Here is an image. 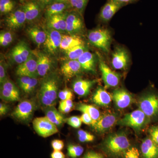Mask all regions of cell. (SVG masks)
<instances>
[{"instance_id":"25","label":"cell","mask_w":158,"mask_h":158,"mask_svg":"<svg viewBox=\"0 0 158 158\" xmlns=\"http://www.w3.org/2000/svg\"><path fill=\"white\" fill-rule=\"evenodd\" d=\"M44 109L46 117L57 127L61 126L65 122V118L62 113L58 111L54 106L46 107Z\"/></svg>"},{"instance_id":"29","label":"cell","mask_w":158,"mask_h":158,"mask_svg":"<svg viewBox=\"0 0 158 158\" xmlns=\"http://www.w3.org/2000/svg\"><path fill=\"white\" fill-rule=\"evenodd\" d=\"M82 44H84V42L78 36L62 35L60 49L65 51L77 46Z\"/></svg>"},{"instance_id":"44","label":"cell","mask_w":158,"mask_h":158,"mask_svg":"<svg viewBox=\"0 0 158 158\" xmlns=\"http://www.w3.org/2000/svg\"><path fill=\"white\" fill-rule=\"evenodd\" d=\"M63 141L59 139H55L52 142V146L54 151H61L64 148Z\"/></svg>"},{"instance_id":"34","label":"cell","mask_w":158,"mask_h":158,"mask_svg":"<svg viewBox=\"0 0 158 158\" xmlns=\"http://www.w3.org/2000/svg\"><path fill=\"white\" fill-rule=\"evenodd\" d=\"M84 148L80 145L69 144L67 147V154L72 158H77L81 156Z\"/></svg>"},{"instance_id":"7","label":"cell","mask_w":158,"mask_h":158,"mask_svg":"<svg viewBox=\"0 0 158 158\" xmlns=\"http://www.w3.org/2000/svg\"><path fill=\"white\" fill-rule=\"evenodd\" d=\"M33 126L36 132L43 138H47L59 132L56 126L51 122L46 116L34 118Z\"/></svg>"},{"instance_id":"33","label":"cell","mask_w":158,"mask_h":158,"mask_svg":"<svg viewBox=\"0 0 158 158\" xmlns=\"http://www.w3.org/2000/svg\"><path fill=\"white\" fill-rule=\"evenodd\" d=\"M89 0H69V5L73 10L83 15Z\"/></svg>"},{"instance_id":"15","label":"cell","mask_w":158,"mask_h":158,"mask_svg":"<svg viewBox=\"0 0 158 158\" xmlns=\"http://www.w3.org/2000/svg\"><path fill=\"white\" fill-rule=\"evenodd\" d=\"M47 34V36L44 44V47L48 53L55 54L58 49L60 48L62 35L59 31L52 29H50L48 33Z\"/></svg>"},{"instance_id":"31","label":"cell","mask_w":158,"mask_h":158,"mask_svg":"<svg viewBox=\"0 0 158 158\" xmlns=\"http://www.w3.org/2000/svg\"><path fill=\"white\" fill-rule=\"evenodd\" d=\"M85 51L86 48L84 44L77 46L65 51L66 56L69 60H78Z\"/></svg>"},{"instance_id":"38","label":"cell","mask_w":158,"mask_h":158,"mask_svg":"<svg viewBox=\"0 0 158 158\" xmlns=\"http://www.w3.org/2000/svg\"><path fill=\"white\" fill-rule=\"evenodd\" d=\"M78 136L79 141L82 142H91L94 139V136L84 130L78 131Z\"/></svg>"},{"instance_id":"53","label":"cell","mask_w":158,"mask_h":158,"mask_svg":"<svg viewBox=\"0 0 158 158\" xmlns=\"http://www.w3.org/2000/svg\"><path fill=\"white\" fill-rule=\"evenodd\" d=\"M60 102L63 105L67 106L69 107L72 108V109H73L74 106L73 102L72 99L61 101Z\"/></svg>"},{"instance_id":"5","label":"cell","mask_w":158,"mask_h":158,"mask_svg":"<svg viewBox=\"0 0 158 158\" xmlns=\"http://www.w3.org/2000/svg\"><path fill=\"white\" fill-rule=\"evenodd\" d=\"M36 109V105L34 101L24 100L18 104L11 116L19 121L27 122L33 117Z\"/></svg>"},{"instance_id":"47","label":"cell","mask_w":158,"mask_h":158,"mask_svg":"<svg viewBox=\"0 0 158 158\" xmlns=\"http://www.w3.org/2000/svg\"><path fill=\"white\" fill-rule=\"evenodd\" d=\"M83 158H104L101 154L94 152L93 151H89L85 154Z\"/></svg>"},{"instance_id":"2","label":"cell","mask_w":158,"mask_h":158,"mask_svg":"<svg viewBox=\"0 0 158 158\" xmlns=\"http://www.w3.org/2000/svg\"><path fill=\"white\" fill-rule=\"evenodd\" d=\"M105 149L110 154L118 156L124 154L130 147L129 140L127 136L123 133L114 134L105 141Z\"/></svg>"},{"instance_id":"9","label":"cell","mask_w":158,"mask_h":158,"mask_svg":"<svg viewBox=\"0 0 158 158\" xmlns=\"http://www.w3.org/2000/svg\"><path fill=\"white\" fill-rule=\"evenodd\" d=\"M99 60V67L101 72L102 78L106 88H112L118 86L120 82L119 75L112 70L101 57Z\"/></svg>"},{"instance_id":"13","label":"cell","mask_w":158,"mask_h":158,"mask_svg":"<svg viewBox=\"0 0 158 158\" xmlns=\"http://www.w3.org/2000/svg\"><path fill=\"white\" fill-rule=\"evenodd\" d=\"M123 6L115 0H107L99 13L98 18L102 22L107 23Z\"/></svg>"},{"instance_id":"37","label":"cell","mask_w":158,"mask_h":158,"mask_svg":"<svg viewBox=\"0 0 158 158\" xmlns=\"http://www.w3.org/2000/svg\"><path fill=\"white\" fill-rule=\"evenodd\" d=\"M1 88L20 96L19 90L14 83L8 79L2 84Z\"/></svg>"},{"instance_id":"10","label":"cell","mask_w":158,"mask_h":158,"mask_svg":"<svg viewBox=\"0 0 158 158\" xmlns=\"http://www.w3.org/2000/svg\"><path fill=\"white\" fill-rule=\"evenodd\" d=\"M32 54L27 44L21 41L12 49L10 56L13 62L20 65L27 60Z\"/></svg>"},{"instance_id":"24","label":"cell","mask_w":158,"mask_h":158,"mask_svg":"<svg viewBox=\"0 0 158 158\" xmlns=\"http://www.w3.org/2000/svg\"><path fill=\"white\" fill-rule=\"evenodd\" d=\"M112 99V96L104 88L98 87L94 93L92 101L94 104L98 106H107L110 105Z\"/></svg>"},{"instance_id":"22","label":"cell","mask_w":158,"mask_h":158,"mask_svg":"<svg viewBox=\"0 0 158 158\" xmlns=\"http://www.w3.org/2000/svg\"><path fill=\"white\" fill-rule=\"evenodd\" d=\"M96 82V80L78 79L73 82V88L74 91L79 96H86Z\"/></svg>"},{"instance_id":"12","label":"cell","mask_w":158,"mask_h":158,"mask_svg":"<svg viewBox=\"0 0 158 158\" xmlns=\"http://www.w3.org/2000/svg\"><path fill=\"white\" fill-rule=\"evenodd\" d=\"M129 56L125 49L117 47L113 51L112 56V65L116 69H124L129 63Z\"/></svg>"},{"instance_id":"20","label":"cell","mask_w":158,"mask_h":158,"mask_svg":"<svg viewBox=\"0 0 158 158\" xmlns=\"http://www.w3.org/2000/svg\"><path fill=\"white\" fill-rule=\"evenodd\" d=\"M37 62V70L38 76L46 77L50 70L52 66V60L46 54L36 52Z\"/></svg>"},{"instance_id":"46","label":"cell","mask_w":158,"mask_h":158,"mask_svg":"<svg viewBox=\"0 0 158 158\" xmlns=\"http://www.w3.org/2000/svg\"><path fill=\"white\" fill-rule=\"evenodd\" d=\"M81 121L83 123L87 125H92L93 121L92 118L88 114L86 113H83L81 117Z\"/></svg>"},{"instance_id":"40","label":"cell","mask_w":158,"mask_h":158,"mask_svg":"<svg viewBox=\"0 0 158 158\" xmlns=\"http://www.w3.org/2000/svg\"><path fill=\"white\" fill-rule=\"evenodd\" d=\"M140 153L137 148L130 147L123 154V158H140Z\"/></svg>"},{"instance_id":"41","label":"cell","mask_w":158,"mask_h":158,"mask_svg":"<svg viewBox=\"0 0 158 158\" xmlns=\"http://www.w3.org/2000/svg\"><path fill=\"white\" fill-rule=\"evenodd\" d=\"M38 80L37 77H33L30 83L26 85L25 87L23 88L22 90L26 93H31L36 88V86L38 84Z\"/></svg>"},{"instance_id":"6","label":"cell","mask_w":158,"mask_h":158,"mask_svg":"<svg viewBox=\"0 0 158 158\" xmlns=\"http://www.w3.org/2000/svg\"><path fill=\"white\" fill-rule=\"evenodd\" d=\"M139 109L149 118L158 116V96L150 93L141 98L138 102Z\"/></svg>"},{"instance_id":"14","label":"cell","mask_w":158,"mask_h":158,"mask_svg":"<svg viewBox=\"0 0 158 158\" xmlns=\"http://www.w3.org/2000/svg\"><path fill=\"white\" fill-rule=\"evenodd\" d=\"M26 21V15L23 7L11 11L5 19L6 26L13 30L19 28Z\"/></svg>"},{"instance_id":"36","label":"cell","mask_w":158,"mask_h":158,"mask_svg":"<svg viewBox=\"0 0 158 158\" xmlns=\"http://www.w3.org/2000/svg\"><path fill=\"white\" fill-rule=\"evenodd\" d=\"M1 98L5 101H18L20 99V96L1 88Z\"/></svg>"},{"instance_id":"3","label":"cell","mask_w":158,"mask_h":158,"mask_svg":"<svg viewBox=\"0 0 158 158\" xmlns=\"http://www.w3.org/2000/svg\"><path fill=\"white\" fill-rule=\"evenodd\" d=\"M88 38L91 44L105 52H109L112 37L107 29L97 28L90 31L88 32Z\"/></svg>"},{"instance_id":"21","label":"cell","mask_w":158,"mask_h":158,"mask_svg":"<svg viewBox=\"0 0 158 158\" xmlns=\"http://www.w3.org/2000/svg\"><path fill=\"white\" fill-rule=\"evenodd\" d=\"M82 70L81 64L77 60H69L64 62L61 67V71L64 77L70 79L75 76Z\"/></svg>"},{"instance_id":"43","label":"cell","mask_w":158,"mask_h":158,"mask_svg":"<svg viewBox=\"0 0 158 158\" xmlns=\"http://www.w3.org/2000/svg\"><path fill=\"white\" fill-rule=\"evenodd\" d=\"M58 96L61 101L72 99L73 97V94L70 89L65 88L59 92Z\"/></svg>"},{"instance_id":"8","label":"cell","mask_w":158,"mask_h":158,"mask_svg":"<svg viewBox=\"0 0 158 158\" xmlns=\"http://www.w3.org/2000/svg\"><path fill=\"white\" fill-rule=\"evenodd\" d=\"M83 15L75 10L67 12L66 15V33L70 35L81 34L84 30Z\"/></svg>"},{"instance_id":"35","label":"cell","mask_w":158,"mask_h":158,"mask_svg":"<svg viewBox=\"0 0 158 158\" xmlns=\"http://www.w3.org/2000/svg\"><path fill=\"white\" fill-rule=\"evenodd\" d=\"M13 40V35L9 31H3L0 34V44L2 46L9 45Z\"/></svg>"},{"instance_id":"17","label":"cell","mask_w":158,"mask_h":158,"mask_svg":"<svg viewBox=\"0 0 158 158\" xmlns=\"http://www.w3.org/2000/svg\"><path fill=\"white\" fill-rule=\"evenodd\" d=\"M22 7L28 22L37 19L40 16L43 9L36 0H29L24 3Z\"/></svg>"},{"instance_id":"49","label":"cell","mask_w":158,"mask_h":158,"mask_svg":"<svg viewBox=\"0 0 158 158\" xmlns=\"http://www.w3.org/2000/svg\"><path fill=\"white\" fill-rule=\"evenodd\" d=\"M36 1L42 6L43 8L44 9L46 6L56 2V0H36Z\"/></svg>"},{"instance_id":"51","label":"cell","mask_w":158,"mask_h":158,"mask_svg":"<svg viewBox=\"0 0 158 158\" xmlns=\"http://www.w3.org/2000/svg\"><path fill=\"white\" fill-rule=\"evenodd\" d=\"M9 110V107L8 105L3 103H0V115L1 116L5 115Z\"/></svg>"},{"instance_id":"55","label":"cell","mask_w":158,"mask_h":158,"mask_svg":"<svg viewBox=\"0 0 158 158\" xmlns=\"http://www.w3.org/2000/svg\"><path fill=\"white\" fill-rule=\"evenodd\" d=\"M28 1H29V0H19V1L21 2L24 3V4Z\"/></svg>"},{"instance_id":"52","label":"cell","mask_w":158,"mask_h":158,"mask_svg":"<svg viewBox=\"0 0 158 158\" xmlns=\"http://www.w3.org/2000/svg\"><path fill=\"white\" fill-rule=\"evenodd\" d=\"M52 158H65V156L61 151H54L51 154Z\"/></svg>"},{"instance_id":"1","label":"cell","mask_w":158,"mask_h":158,"mask_svg":"<svg viewBox=\"0 0 158 158\" xmlns=\"http://www.w3.org/2000/svg\"><path fill=\"white\" fill-rule=\"evenodd\" d=\"M59 80L55 74L50 75L43 80L38 94L39 102L44 107L54 106L56 102Z\"/></svg>"},{"instance_id":"18","label":"cell","mask_w":158,"mask_h":158,"mask_svg":"<svg viewBox=\"0 0 158 158\" xmlns=\"http://www.w3.org/2000/svg\"><path fill=\"white\" fill-rule=\"evenodd\" d=\"M113 99L116 106L119 109L127 108L131 104L133 98L127 91L123 89H117L113 91Z\"/></svg>"},{"instance_id":"50","label":"cell","mask_w":158,"mask_h":158,"mask_svg":"<svg viewBox=\"0 0 158 158\" xmlns=\"http://www.w3.org/2000/svg\"><path fill=\"white\" fill-rule=\"evenodd\" d=\"M115 1L124 7L130 4L136 3L139 0H115Z\"/></svg>"},{"instance_id":"4","label":"cell","mask_w":158,"mask_h":158,"mask_svg":"<svg viewBox=\"0 0 158 158\" xmlns=\"http://www.w3.org/2000/svg\"><path fill=\"white\" fill-rule=\"evenodd\" d=\"M149 119L142 111L138 109L126 114L119 120L118 124L140 131L145 126Z\"/></svg>"},{"instance_id":"30","label":"cell","mask_w":158,"mask_h":158,"mask_svg":"<svg viewBox=\"0 0 158 158\" xmlns=\"http://www.w3.org/2000/svg\"><path fill=\"white\" fill-rule=\"evenodd\" d=\"M76 110L82 113H87L91 117L93 121L91 126L98 121L101 116L98 109L92 105L80 103L77 106Z\"/></svg>"},{"instance_id":"16","label":"cell","mask_w":158,"mask_h":158,"mask_svg":"<svg viewBox=\"0 0 158 158\" xmlns=\"http://www.w3.org/2000/svg\"><path fill=\"white\" fill-rule=\"evenodd\" d=\"M117 120V116L115 114L107 113L101 116L98 121L91 126L96 132L104 133L113 127Z\"/></svg>"},{"instance_id":"42","label":"cell","mask_w":158,"mask_h":158,"mask_svg":"<svg viewBox=\"0 0 158 158\" xmlns=\"http://www.w3.org/2000/svg\"><path fill=\"white\" fill-rule=\"evenodd\" d=\"M7 78V65L3 60L1 59L0 63V82L2 85Z\"/></svg>"},{"instance_id":"19","label":"cell","mask_w":158,"mask_h":158,"mask_svg":"<svg viewBox=\"0 0 158 158\" xmlns=\"http://www.w3.org/2000/svg\"><path fill=\"white\" fill-rule=\"evenodd\" d=\"M67 12L56 15L47 19L48 27L50 29L56 30L60 33L66 32Z\"/></svg>"},{"instance_id":"23","label":"cell","mask_w":158,"mask_h":158,"mask_svg":"<svg viewBox=\"0 0 158 158\" xmlns=\"http://www.w3.org/2000/svg\"><path fill=\"white\" fill-rule=\"evenodd\" d=\"M141 148L144 158H158V145L151 138L143 140Z\"/></svg>"},{"instance_id":"28","label":"cell","mask_w":158,"mask_h":158,"mask_svg":"<svg viewBox=\"0 0 158 158\" xmlns=\"http://www.w3.org/2000/svg\"><path fill=\"white\" fill-rule=\"evenodd\" d=\"M27 33L31 40L38 46L44 44L47 36L45 31L37 27H29Z\"/></svg>"},{"instance_id":"48","label":"cell","mask_w":158,"mask_h":158,"mask_svg":"<svg viewBox=\"0 0 158 158\" xmlns=\"http://www.w3.org/2000/svg\"><path fill=\"white\" fill-rule=\"evenodd\" d=\"M72 108L69 107L67 106L62 104L61 103L59 102V110L61 113H68L71 112L72 110Z\"/></svg>"},{"instance_id":"27","label":"cell","mask_w":158,"mask_h":158,"mask_svg":"<svg viewBox=\"0 0 158 158\" xmlns=\"http://www.w3.org/2000/svg\"><path fill=\"white\" fill-rule=\"evenodd\" d=\"M71 8L69 3L56 2L48 5L45 8V13L47 19L56 15L62 14Z\"/></svg>"},{"instance_id":"45","label":"cell","mask_w":158,"mask_h":158,"mask_svg":"<svg viewBox=\"0 0 158 158\" xmlns=\"http://www.w3.org/2000/svg\"><path fill=\"white\" fill-rule=\"evenodd\" d=\"M151 139L158 145V126L153 127L149 131Z\"/></svg>"},{"instance_id":"32","label":"cell","mask_w":158,"mask_h":158,"mask_svg":"<svg viewBox=\"0 0 158 158\" xmlns=\"http://www.w3.org/2000/svg\"><path fill=\"white\" fill-rule=\"evenodd\" d=\"M15 2L13 0H0V12L2 15L9 14L14 10Z\"/></svg>"},{"instance_id":"39","label":"cell","mask_w":158,"mask_h":158,"mask_svg":"<svg viewBox=\"0 0 158 158\" xmlns=\"http://www.w3.org/2000/svg\"><path fill=\"white\" fill-rule=\"evenodd\" d=\"M65 123L72 127L78 128L81 125L82 122L81 117L77 116H72L65 118Z\"/></svg>"},{"instance_id":"54","label":"cell","mask_w":158,"mask_h":158,"mask_svg":"<svg viewBox=\"0 0 158 158\" xmlns=\"http://www.w3.org/2000/svg\"><path fill=\"white\" fill-rule=\"evenodd\" d=\"M56 2L69 3V0H56Z\"/></svg>"},{"instance_id":"11","label":"cell","mask_w":158,"mask_h":158,"mask_svg":"<svg viewBox=\"0 0 158 158\" xmlns=\"http://www.w3.org/2000/svg\"><path fill=\"white\" fill-rule=\"evenodd\" d=\"M16 74L19 77H37V59L33 54L27 60L18 65L16 69Z\"/></svg>"},{"instance_id":"26","label":"cell","mask_w":158,"mask_h":158,"mask_svg":"<svg viewBox=\"0 0 158 158\" xmlns=\"http://www.w3.org/2000/svg\"><path fill=\"white\" fill-rule=\"evenodd\" d=\"M82 69L86 71L95 72V58L94 54L88 51H85L78 59Z\"/></svg>"}]
</instances>
